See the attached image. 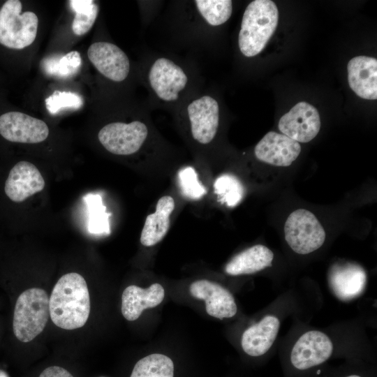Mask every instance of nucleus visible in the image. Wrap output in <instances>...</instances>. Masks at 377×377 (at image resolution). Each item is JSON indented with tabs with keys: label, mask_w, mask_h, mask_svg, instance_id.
Returning a JSON list of instances; mask_svg holds the SVG:
<instances>
[{
	"label": "nucleus",
	"mask_w": 377,
	"mask_h": 377,
	"mask_svg": "<svg viewBox=\"0 0 377 377\" xmlns=\"http://www.w3.org/2000/svg\"><path fill=\"white\" fill-rule=\"evenodd\" d=\"M45 102L47 111L52 114L65 109L78 110L83 105L82 96L71 91H54Z\"/></svg>",
	"instance_id": "obj_28"
},
{
	"label": "nucleus",
	"mask_w": 377,
	"mask_h": 377,
	"mask_svg": "<svg viewBox=\"0 0 377 377\" xmlns=\"http://www.w3.org/2000/svg\"><path fill=\"white\" fill-rule=\"evenodd\" d=\"M285 239L295 253L306 255L320 249L325 240V231L316 216L310 211H293L284 224Z\"/></svg>",
	"instance_id": "obj_5"
},
{
	"label": "nucleus",
	"mask_w": 377,
	"mask_h": 377,
	"mask_svg": "<svg viewBox=\"0 0 377 377\" xmlns=\"http://www.w3.org/2000/svg\"><path fill=\"white\" fill-rule=\"evenodd\" d=\"M50 316L49 297L40 288L27 289L18 295L13 311L12 332L14 338L28 343L44 330Z\"/></svg>",
	"instance_id": "obj_3"
},
{
	"label": "nucleus",
	"mask_w": 377,
	"mask_h": 377,
	"mask_svg": "<svg viewBox=\"0 0 377 377\" xmlns=\"http://www.w3.org/2000/svg\"><path fill=\"white\" fill-rule=\"evenodd\" d=\"M81 65L82 59L77 51H71L62 56L49 57L41 62L43 70L47 75L60 78L74 75Z\"/></svg>",
	"instance_id": "obj_23"
},
{
	"label": "nucleus",
	"mask_w": 377,
	"mask_h": 377,
	"mask_svg": "<svg viewBox=\"0 0 377 377\" xmlns=\"http://www.w3.org/2000/svg\"><path fill=\"white\" fill-rule=\"evenodd\" d=\"M189 292L193 297L205 301L206 311L212 317L221 320L232 318L237 311L233 295L219 283L198 280L191 284Z\"/></svg>",
	"instance_id": "obj_14"
},
{
	"label": "nucleus",
	"mask_w": 377,
	"mask_h": 377,
	"mask_svg": "<svg viewBox=\"0 0 377 377\" xmlns=\"http://www.w3.org/2000/svg\"><path fill=\"white\" fill-rule=\"evenodd\" d=\"M329 285L337 297L343 301L360 295L365 288L367 274L359 265L352 263L334 264L328 274Z\"/></svg>",
	"instance_id": "obj_16"
},
{
	"label": "nucleus",
	"mask_w": 377,
	"mask_h": 377,
	"mask_svg": "<svg viewBox=\"0 0 377 377\" xmlns=\"http://www.w3.org/2000/svg\"><path fill=\"white\" fill-rule=\"evenodd\" d=\"M45 180L31 163L20 161L9 170L3 184V192L10 201L20 203L41 191Z\"/></svg>",
	"instance_id": "obj_12"
},
{
	"label": "nucleus",
	"mask_w": 377,
	"mask_h": 377,
	"mask_svg": "<svg viewBox=\"0 0 377 377\" xmlns=\"http://www.w3.org/2000/svg\"><path fill=\"white\" fill-rule=\"evenodd\" d=\"M75 13L72 24L73 33L77 36L87 34L93 27L98 13V7L91 0H71L69 1Z\"/></svg>",
	"instance_id": "obj_25"
},
{
	"label": "nucleus",
	"mask_w": 377,
	"mask_h": 377,
	"mask_svg": "<svg viewBox=\"0 0 377 377\" xmlns=\"http://www.w3.org/2000/svg\"><path fill=\"white\" fill-rule=\"evenodd\" d=\"M148 133L147 126L140 121H115L102 127L98 138L109 152L126 156L136 153L141 148Z\"/></svg>",
	"instance_id": "obj_6"
},
{
	"label": "nucleus",
	"mask_w": 377,
	"mask_h": 377,
	"mask_svg": "<svg viewBox=\"0 0 377 377\" xmlns=\"http://www.w3.org/2000/svg\"><path fill=\"white\" fill-rule=\"evenodd\" d=\"M87 55L94 66L108 79L121 82L128 77L130 61L117 45L109 42H96L89 46Z\"/></svg>",
	"instance_id": "obj_13"
},
{
	"label": "nucleus",
	"mask_w": 377,
	"mask_h": 377,
	"mask_svg": "<svg viewBox=\"0 0 377 377\" xmlns=\"http://www.w3.org/2000/svg\"><path fill=\"white\" fill-rule=\"evenodd\" d=\"M148 82L158 99L172 103L186 87L188 78L179 65L168 58L160 57L149 68Z\"/></svg>",
	"instance_id": "obj_7"
},
{
	"label": "nucleus",
	"mask_w": 377,
	"mask_h": 377,
	"mask_svg": "<svg viewBox=\"0 0 377 377\" xmlns=\"http://www.w3.org/2000/svg\"><path fill=\"white\" fill-rule=\"evenodd\" d=\"M172 197L164 195L156 203L155 212L149 214L142 228L140 242L145 246H152L167 234L170 225V215L175 209Z\"/></svg>",
	"instance_id": "obj_20"
},
{
	"label": "nucleus",
	"mask_w": 377,
	"mask_h": 377,
	"mask_svg": "<svg viewBox=\"0 0 377 377\" xmlns=\"http://www.w3.org/2000/svg\"><path fill=\"white\" fill-rule=\"evenodd\" d=\"M38 377H73V375L66 369L52 366L44 369Z\"/></svg>",
	"instance_id": "obj_29"
},
{
	"label": "nucleus",
	"mask_w": 377,
	"mask_h": 377,
	"mask_svg": "<svg viewBox=\"0 0 377 377\" xmlns=\"http://www.w3.org/2000/svg\"><path fill=\"white\" fill-rule=\"evenodd\" d=\"M279 327L280 321L273 315L265 316L249 327L242 336L241 345L244 353L251 357L265 355L274 343Z\"/></svg>",
	"instance_id": "obj_18"
},
{
	"label": "nucleus",
	"mask_w": 377,
	"mask_h": 377,
	"mask_svg": "<svg viewBox=\"0 0 377 377\" xmlns=\"http://www.w3.org/2000/svg\"><path fill=\"white\" fill-rule=\"evenodd\" d=\"M48 135V126L41 119L15 110L0 114V136L8 142L39 143L46 140Z\"/></svg>",
	"instance_id": "obj_9"
},
{
	"label": "nucleus",
	"mask_w": 377,
	"mask_h": 377,
	"mask_svg": "<svg viewBox=\"0 0 377 377\" xmlns=\"http://www.w3.org/2000/svg\"><path fill=\"white\" fill-rule=\"evenodd\" d=\"M38 19L33 12H22L19 0H7L0 6V45L8 50H20L35 40Z\"/></svg>",
	"instance_id": "obj_4"
},
{
	"label": "nucleus",
	"mask_w": 377,
	"mask_h": 377,
	"mask_svg": "<svg viewBox=\"0 0 377 377\" xmlns=\"http://www.w3.org/2000/svg\"><path fill=\"white\" fill-rule=\"evenodd\" d=\"M341 377H364V376L359 374H350L343 376Z\"/></svg>",
	"instance_id": "obj_30"
},
{
	"label": "nucleus",
	"mask_w": 377,
	"mask_h": 377,
	"mask_svg": "<svg viewBox=\"0 0 377 377\" xmlns=\"http://www.w3.org/2000/svg\"><path fill=\"white\" fill-rule=\"evenodd\" d=\"M350 89L360 98H377V60L367 56L351 59L347 66Z\"/></svg>",
	"instance_id": "obj_17"
},
{
	"label": "nucleus",
	"mask_w": 377,
	"mask_h": 377,
	"mask_svg": "<svg viewBox=\"0 0 377 377\" xmlns=\"http://www.w3.org/2000/svg\"><path fill=\"white\" fill-rule=\"evenodd\" d=\"M273 252L263 244L254 245L235 256L226 265L231 276L251 274L272 266Z\"/></svg>",
	"instance_id": "obj_21"
},
{
	"label": "nucleus",
	"mask_w": 377,
	"mask_h": 377,
	"mask_svg": "<svg viewBox=\"0 0 377 377\" xmlns=\"http://www.w3.org/2000/svg\"><path fill=\"white\" fill-rule=\"evenodd\" d=\"M165 290L159 283H153L147 288L135 285L128 286L121 295V313L129 321L138 319L145 309L154 308L161 303Z\"/></svg>",
	"instance_id": "obj_19"
},
{
	"label": "nucleus",
	"mask_w": 377,
	"mask_h": 377,
	"mask_svg": "<svg viewBox=\"0 0 377 377\" xmlns=\"http://www.w3.org/2000/svg\"><path fill=\"white\" fill-rule=\"evenodd\" d=\"M278 126L282 134L290 139L297 142H308L320 131V115L312 105L300 102L281 117Z\"/></svg>",
	"instance_id": "obj_11"
},
{
	"label": "nucleus",
	"mask_w": 377,
	"mask_h": 377,
	"mask_svg": "<svg viewBox=\"0 0 377 377\" xmlns=\"http://www.w3.org/2000/svg\"><path fill=\"white\" fill-rule=\"evenodd\" d=\"M194 3L200 15L211 26L224 24L232 15L230 0H196Z\"/></svg>",
	"instance_id": "obj_26"
},
{
	"label": "nucleus",
	"mask_w": 377,
	"mask_h": 377,
	"mask_svg": "<svg viewBox=\"0 0 377 377\" xmlns=\"http://www.w3.org/2000/svg\"><path fill=\"white\" fill-rule=\"evenodd\" d=\"M299 142L276 132H268L256 145L254 154L260 161L278 167L290 165L299 156Z\"/></svg>",
	"instance_id": "obj_15"
},
{
	"label": "nucleus",
	"mask_w": 377,
	"mask_h": 377,
	"mask_svg": "<svg viewBox=\"0 0 377 377\" xmlns=\"http://www.w3.org/2000/svg\"><path fill=\"white\" fill-rule=\"evenodd\" d=\"M90 297L84 277L76 272L63 275L49 298L50 316L53 323L64 330L83 327L90 313Z\"/></svg>",
	"instance_id": "obj_1"
},
{
	"label": "nucleus",
	"mask_w": 377,
	"mask_h": 377,
	"mask_svg": "<svg viewBox=\"0 0 377 377\" xmlns=\"http://www.w3.org/2000/svg\"><path fill=\"white\" fill-rule=\"evenodd\" d=\"M130 377H174V364L166 355L151 354L137 362Z\"/></svg>",
	"instance_id": "obj_22"
},
{
	"label": "nucleus",
	"mask_w": 377,
	"mask_h": 377,
	"mask_svg": "<svg viewBox=\"0 0 377 377\" xmlns=\"http://www.w3.org/2000/svg\"><path fill=\"white\" fill-rule=\"evenodd\" d=\"M177 179L182 194L188 199L198 200L206 193L205 186L199 182L198 175L191 166L181 169Z\"/></svg>",
	"instance_id": "obj_27"
},
{
	"label": "nucleus",
	"mask_w": 377,
	"mask_h": 377,
	"mask_svg": "<svg viewBox=\"0 0 377 377\" xmlns=\"http://www.w3.org/2000/svg\"><path fill=\"white\" fill-rule=\"evenodd\" d=\"M333 350V343L326 334L310 330L300 336L292 348L290 362L297 371H307L326 362Z\"/></svg>",
	"instance_id": "obj_8"
},
{
	"label": "nucleus",
	"mask_w": 377,
	"mask_h": 377,
	"mask_svg": "<svg viewBox=\"0 0 377 377\" xmlns=\"http://www.w3.org/2000/svg\"><path fill=\"white\" fill-rule=\"evenodd\" d=\"M186 113L193 138L202 145L214 138L219 124V105L211 96L202 95L192 100Z\"/></svg>",
	"instance_id": "obj_10"
},
{
	"label": "nucleus",
	"mask_w": 377,
	"mask_h": 377,
	"mask_svg": "<svg viewBox=\"0 0 377 377\" xmlns=\"http://www.w3.org/2000/svg\"><path fill=\"white\" fill-rule=\"evenodd\" d=\"M279 22V11L270 0H255L246 8L239 32L241 52L247 57L260 53L274 34Z\"/></svg>",
	"instance_id": "obj_2"
},
{
	"label": "nucleus",
	"mask_w": 377,
	"mask_h": 377,
	"mask_svg": "<svg viewBox=\"0 0 377 377\" xmlns=\"http://www.w3.org/2000/svg\"><path fill=\"white\" fill-rule=\"evenodd\" d=\"M214 190L219 201L230 207L237 206L245 193L242 182L231 174L219 176L214 182Z\"/></svg>",
	"instance_id": "obj_24"
}]
</instances>
